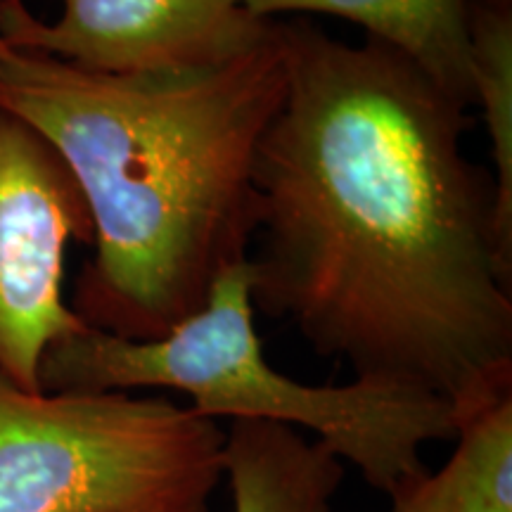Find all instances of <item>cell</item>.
<instances>
[{
  "mask_svg": "<svg viewBox=\"0 0 512 512\" xmlns=\"http://www.w3.org/2000/svg\"><path fill=\"white\" fill-rule=\"evenodd\" d=\"M285 91L278 19L233 60L166 72L0 55V110L48 140L91 216L95 259L72 304L88 328L133 342L169 335L249 259L256 152Z\"/></svg>",
  "mask_w": 512,
  "mask_h": 512,
  "instance_id": "2",
  "label": "cell"
},
{
  "mask_svg": "<svg viewBox=\"0 0 512 512\" xmlns=\"http://www.w3.org/2000/svg\"><path fill=\"white\" fill-rule=\"evenodd\" d=\"M223 444L164 396L27 392L0 373V512H207Z\"/></svg>",
  "mask_w": 512,
  "mask_h": 512,
  "instance_id": "4",
  "label": "cell"
},
{
  "mask_svg": "<svg viewBox=\"0 0 512 512\" xmlns=\"http://www.w3.org/2000/svg\"><path fill=\"white\" fill-rule=\"evenodd\" d=\"M287 91L256 152L254 309L318 356L441 396L456 418L512 392V249L463 152L467 110L366 36L278 19Z\"/></svg>",
  "mask_w": 512,
  "mask_h": 512,
  "instance_id": "1",
  "label": "cell"
},
{
  "mask_svg": "<svg viewBox=\"0 0 512 512\" xmlns=\"http://www.w3.org/2000/svg\"><path fill=\"white\" fill-rule=\"evenodd\" d=\"M233 512H335L344 465L323 441L278 422L233 420L223 444Z\"/></svg>",
  "mask_w": 512,
  "mask_h": 512,
  "instance_id": "8",
  "label": "cell"
},
{
  "mask_svg": "<svg viewBox=\"0 0 512 512\" xmlns=\"http://www.w3.org/2000/svg\"><path fill=\"white\" fill-rule=\"evenodd\" d=\"M486 5H498V8H512V0H482Z\"/></svg>",
  "mask_w": 512,
  "mask_h": 512,
  "instance_id": "11",
  "label": "cell"
},
{
  "mask_svg": "<svg viewBox=\"0 0 512 512\" xmlns=\"http://www.w3.org/2000/svg\"><path fill=\"white\" fill-rule=\"evenodd\" d=\"M275 19L242 0H3L5 46L100 74H140L233 60Z\"/></svg>",
  "mask_w": 512,
  "mask_h": 512,
  "instance_id": "6",
  "label": "cell"
},
{
  "mask_svg": "<svg viewBox=\"0 0 512 512\" xmlns=\"http://www.w3.org/2000/svg\"><path fill=\"white\" fill-rule=\"evenodd\" d=\"M249 15H330L366 29V36L387 43L408 57L465 110L475 107L472 88L470 0H242Z\"/></svg>",
  "mask_w": 512,
  "mask_h": 512,
  "instance_id": "7",
  "label": "cell"
},
{
  "mask_svg": "<svg viewBox=\"0 0 512 512\" xmlns=\"http://www.w3.org/2000/svg\"><path fill=\"white\" fill-rule=\"evenodd\" d=\"M456 439L439 472L389 496V512H512V392L460 418Z\"/></svg>",
  "mask_w": 512,
  "mask_h": 512,
  "instance_id": "9",
  "label": "cell"
},
{
  "mask_svg": "<svg viewBox=\"0 0 512 512\" xmlns=\"http://www.w3.org/2000/svg\"><path fill=\"white\" fill-rule=\"evenodd\" d=\"M72 242H93L79 185L46 138L0 110V373L27 392H41L43 354L86 328L62 290Z\"/></svg>",
  "mask_w": 512,
  "mask_h": 512,
  "instance_id": "5",
  "label": "cell"
},
{
  "mask_svg": "<svg viewBox=\"0 0 512 512\" xmlns=\"http://www.w3.org/2000/svg\"><path fill=\"white\" fill-rule=\"evenodd\" d=\"M472 88L491 140L496 176V226L512 249V8L467 3Z\"/></svg>",
  "mask_w": 512,
  "mask_h": 512,
  "instance_id": "10",
  "label": "cell"
},
{
  "mask_svg": "<svg viewBox=\"0 0 512 512\" xmlns=\"http://www.w3.org/2000/svg\"><path fill=\"white\" fill-rule=\"evenodd\" d=\"M38 387L46 394L174 389L211 420L304 427L387 496L430 472L422 444L458 434L451 403L427 389L368 377L316 387L268 366L254 330L247 259L228 268L207 304L169 335L133 342L86 325L57 339L43 354Z\"/></svg>",
  "mask_w": 512,
  "mask_h": 512,
  "instance_id": "3",
  "label": "cell"
},
{
  "mask_svg": "<svg viewBox=\"0 0 512 512\" xmlns=\"http://www.w3.org/2000/svg\"><path fill=\"white\" fill-rule=\"evenodd\" d=\"M0 8H3V0H0ZM5 50H8V46H5V41H3V34H0V55H3Z\"/></svg>",
  "mask_w": 512,
  "mask_h": 512,
  "instance_id": "12",
  "label": "cell"
}]
</instances>
